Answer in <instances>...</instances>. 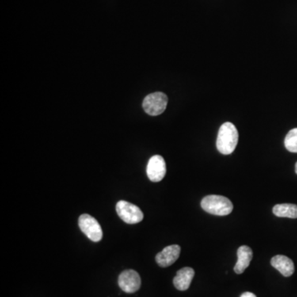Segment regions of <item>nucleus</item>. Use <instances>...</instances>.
I'll use <instances>...</instances> for the list:
<instances>
[{
	"mask_svg": "<svg viewBox=\"0 0 297 297\" xmlns=\"http://www.w3.org/2000/svg\"><path fill=\"white\" fill-rule=\"evenodd\" d=\"M181 247L177 245H169L156 255V263L161 268H167L174 264L180 258Z\"/></svg>",
	"mask_w": 297,
	"mask_h": 297,
	"instance_id": "8",
	"label": "nucleus"
},
{
	"mask_svg": "<svg viewBox=\"0 0 297 297\" xmlns=\"http://www.w3.org/2000/svg\"><path fill=\"white\" fill-rule=\"evenodd\" d=\"M295 173H296L297 174V162L296 164H295Z\"/></svg>",
	"mask_w": 297,
	"mask_h": 297,
	"instance_id": "15",
	"label": "nucleus"
},
{
	"mask_svg": "<svg viewBox=\"0 0 297 297\" xmlns=\"http://www.w3.org/2000/svg\"><path fill=\"white\" fill-rule=\"evenodd\" d=\"M118 285L124 292L134 293L141 287L142 279L134 270H125L118 278Z\"/></svg>",
	"mask_w": 297,
	"mask_h": 297,
	"instance_id": "6",
	"label": "nucleus"
},
{
	"mask_svg": "<svg viewBox=\"0 0 297 297\" xmlns=\"http://www.w3.org/2000/svg\"><path fill=\"white\" fill-rule=\"evenodd\" d=\"M168 105L167 95L161 92L150 93L144 99L143 108L150 116H158L165 112Z\"/></svg>",
	"mask_w": 297,
	"mask_h": 297,
	"instance_id": "4",
	"label": "nucleus"
},
{
	"mask_svg": "<svg viewBox=\"0 0 297 297\" xmlns=\"http://www.w3.org/2000/svg\"><path fill=\"white\" fill-rule=\"evenodd\" d=\"M78 226L81 231L93 242H99L104 235L103 230L97 220L89 214L81 215L78 218Z\"/></svg>",
	"mask_w": 297,
	"mask_h": 297,
	"instance_id": "5",
	"label": "nucleus"
},
{
	"mask_svg": "<svg viewBox=\"0 0 297 297\" xmlns=\"http://www.w3.org/2000/svg\"><path fill=\"white\" fill-rule=\"evenodd\" d=\"M272 212L276 216L296 219L297 205L289 203L276 205L272 209Z\"/></svg>",
	"mask_w": 297,
	"mask_h": 297,
	"instance_id": "12",
	"label": "nucleus"
},
{
	"mask_svg": "<svg viewBox=\"0 0 297 297\" xmlns=\"http://www.w3.org/2000/svg\"><path fill=\"white\" fill-rule=\"evenodd\" d=\"M202 208L207 213L215 215H227L233 211V204L229 198L218 195H209L201 203Z\"/></svg>",
	"mask_w": 297,
	"mask_h": 297,
	"instance_id": "2",
	"label": "nucleus"
},
{
	"mask_svg": "<svg viewBox=\"0 0 297 297\" xmlns=\"http://www.w3.org/2000/svg\"><path fill=\"white\" fill-rule=\"evenodd\" d=\"M237 256L238 261L234 266V272L237 274H242L250 264L251 260L253 259V251L250 247L243 245L239 248Z\"/></svg>",
	"mask_w": 297,
	"mask_h": 297,
	"instance_id": "11",
	"label": "nucleus"
},
{
	"mask_svg": "<svg viewBox=\"0 0 297 297\" xmlns=\"http://www.w3.org/2000/svg\"><path fill=\"white\" fill-rule=\"evenodd\" d=\"M271 264L284 276H291L295 272V265L292 260L284 255L274 256L271 260Z\"/></svg>",
	"mask_w": 297,
	"mask_h": 297,
	"instance_id": "10",
	"label": "nucleus"
},
{
	"mask_svg": "<svg viewBox=\"0 0 297 297\" xmlns=\"http://www.w3.org/2000/svg\"><path fill=\"white\" fill-rule=\"evenodd\" d=\"M239 141V133L235 126L226 123L220 127L217 135V150L222 154H230L235 150Z\"/></svg>",
	"mask_w": 297,
	"mask_h": 297,
	"instance_id": "1",
	"label": "nucleus"
},
{
	"mask_svg": "<svg viewBox=\"0 0 297 297\" xmlns=\"http://www.w3.org/2000/svg\"><path fill=\"white\" fill-rule=\"evenodd\" d=\"M146 173L150 181L158 183L163 180L166 174V164L162 156L154 155L150 159Z\"/></svg>",
	"mask_w": 297,
	"mask_h": 297,
	"instance_id": "7",
	"label": "nucleus"
},
{
	"mask_svg": "<svg viewBox=\"0 0 297 297\" xmlns=\"http://www.w3.org/2000/svg\"><path fill=\"white\" fill-rule=\"evenodd\" d=\"M241 297H257L252 292H245L243 293Z\"/></svg>",
	"mask_w": 297,
	"mask_h": 297,
	"instance_id": "14",
	"label": "nucleus"
},
{
	"mask_svg": "<svg viewBox=\"0 0 297 297\" xmlns=\"http://www.w3.org/2000/svg\"><path fill=\"white\" fill-rule=\"evenodd\" d=\"M285 147L291 153H297V128L292 129L285 138Z\"/></svg>",
	"mask_w": 297,
	"mask_h": 297,
	"instance_id": "13",
	"label": "nucleus"
},
{
	"mask_svg": "<svg viewBox=\"0 0 297 297\" xmlns=\"http://www.w3.org/2000/svg\"><path fill=\"white\" fill-rule=\"evenodd\" d=\"M116 210L117 215L125 223L133 225L143 221L144 214L142 210L126 201H119L116 203Z\"/></svg>",
	"mask_w": 297,
	"mask_h": 297,
	"instance_id": "3",
	"label": "nucleus"
},
{
	"mask_svg": "<svg viewBox=\"0 0 297 297\" xmlns=\"http://www.w3.org/2000/svg\"><path fill=\"white\" fill-rule=\"evenodd\" d=\"M195 272L192 268H184L180 269L173 279V285L179 291H187L193 279Z\"/></svg>",
	"mask_w": 297,
	"mask_h": 297,
	"instance_id": "9",
	"label": "nucleus"
}]
</instances>
